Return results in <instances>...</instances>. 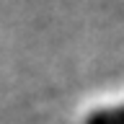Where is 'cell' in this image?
Returning a JSON list of instances; mask_svg holds the SVG:
<instances>
[{
    "label": "cell",
    "instance_id": "6da1fadb",
    "mask_svg": "<svg viewBox=\"0 0 124 124\" xmlns=\"http://www.w3.org/2000/svg\"><path fill=\"white\" fill-rule=\"evenodd\" d=\"M88 124H124V106L98 111V114H93L88 119Z\"/></svg>",
    "mask_w": 124,
    "mask_h": 124
}]
</instances>
